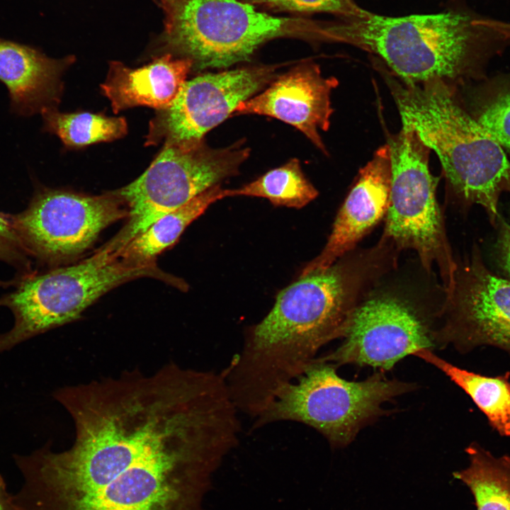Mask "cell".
I'll list each match as a JSON object with an SVG mask.
<instances>
[{
  "instance_id": "6da1fadb",
  "label": "cell",
  "mask_w": 510,
  "mask_h": 510,
  "mask_svg": "<svg viewBox=\"0 0 510 510\" xmlns=\"http://www.w3.org/2000/svg\"><path fill=\"white\" fill-rule=\"evenodd\" d=\"M73 444L14 455L17 510H205L234 432L201 392L173 375L126 371L69 391Z\"/></svg>"
},
{
  "instance_id": "7a4b0ae2",
  "label": "cell",
  "mask_w": 510,
  "mask_h": 510,
  "mask_svg": "<svg viewBox=\"0 0 510 510\" xmlns=\"http://www.w3.org/2000/svg\"><path fill=\"white\" fill-rule=\"evenodd\" d=\"M353 250L325 270L300 276L247 330L240 351L222 370L239 412L256 418L323 346L344 336L364 295L395 266L399 251L383 235L375 246Z\"/></svg>"
},
{
  "instance_id": "3957f363",
  "label": "cell",
  "mask_w": 510,
  "mask_h": 510,
  "mask_svg": "<svg viewBox=\"0 0 510 510\" xmlns=\"http://www.w3.org/2000/svg\"><path fill=\"white\" fill-rule=\"evenodd\" d=\"M468 12L388 17L366 11L329 22L327 41L379 57L408 83L439 79L456 86L487 76L489 60L509 44Z\"/></svg>"
},
{
  "instance_id": "277c9868",
  "label": "cell",
  "mask_w": 510,
  "mask_h": 510,
  "mask_svg": "<svg viewBox=\"0 0 510 510\" xmlns=\"http://www.w3.org/2000/svg\"><path fill=\"white\" fill-rule=\"evenodd\" d=\"M382 74L402 125L436 152L458 205L463 210L481 206L496 227L501 195L510 193V161L468 112L458 86L439 79L408 83L387 69Z\"/></svg>"
},
{
  "instance_id": "5b68a950",
  "label": "cell",
  "mask_w": 510,
  "mask_h": 510,
  "mask_svg": "<svg viewBox=\"0 0 510 510\" xmlns=\"http://www.w3.org/2000/svg\"><path fill=\"white\" fill-rule=\"evenodd\" d=\"M157 1L164 13L160 47L198 70L249 60L276 38L322 40L324 22L274 16L242 0Z\"/></svg>"
},
{
  "instance_id": "8992f818",
  "label": "cell",
  "mask_w": 510,
  "mask_h": 510,
  "mask_svg": "<svg viewBox=\"0 0 510 510\" xmlns=\"http://www.w3.org/2000/svg\"><path fill=\"white\" fill-rule=\"evenodd\" d=\"M142 277L177 283L154 262L131 263L104 246L76 265L17 277L15 289L0 298L14 317L12 328L0 334V352L74 321L106 293Z\"/></svg>"
},
{
  "instance_id": "52a82bcc",
  "label": "cell",
  "mask_w": 510,
  "mask_h": 510,
  "mask_svg": "<svg viewBox=\"0 0 510 510\" xmlns=\"http://www.w3.org/2000/svg\"><path fill=\"white\" fill-rule=\"evenodd\" d=\"M336 369L331 363L314 361L280 390L254 419L251 430L276 422H298L319 432L332 446L344 447L364 426L382 414L385 402L414 387L380 373L348 381L339 376Z\"/></svg>"
},
{
  "instance_id": "ba28073f",
  "label": "cell",
  "mask_w": 510,
  "mask_h": 510,
  "mask_svg": "<svg viewBox=\"0 0 510 510\" xmlns=\"http://www.w3.org/2000/svg\"><path fill=\"white\" fill-rule=\"evenodd\" d=\"M387 144L392 178L383 234L399 250H414L428 272L436 266L447 295L453 286L457 263L437 201L438 178L429 171L430 149L405 125Z\"/></svg>"
},
{
  "instance_id": "9c48e42d",
  "label": "cell",
  "mask_w": 510,
  "mask_h": 510,
  "mask_svg": "<svg viewBox=\"0 0 510 510\" xmlns=\"http://www.w3.org/2000/svg\"><path fill=\"white\" fill-rule=\"evenodd\" d=\"M249 152L243 141L218 149L204 141L194 144L165 143L139 178L116 191L128 208V219L105 246L119 251L162 216L237 175Z\"/></svg>"
},
{
  "instance_id": "30bf717a",
  "label": "cell",
  "mask_w": 510,
  "mask_h": 510,
  "mask_svg": "<svg viewBox=\"0 0 510 510\" xmlns=\"http://www.w3.org/2000/svg\"><path fill=\"white\" fill-rule=\"evenodd\" d=\"M128 216L117 191L88 196L38 188L27 208L11 218L30 257L57 263L84 252L105 228Z\"/></svg>"
},
{
  "instance_id": "8fae6325",
  "label": "cell",
  "mask_w": 510,
  "mask_h": 510,
  "mask_svg": "<svg viewBox=\"0 0 510 510\" xmlns=\"http://www.w3.org/2000/svg\"><path fill=\"white\" fill-rule=\"evenodd\" d=\"M456 263L441 311L443 323L436 331L437 346L452 344L465 353L492 346L510 356V280L489 270L476 244Z\"/></svg>"
},
{
  "instance_id": "7c38bea8",
  "label": "cell",
  "mask_w": 510,
  "mask_h": 510,
  "mask_svg": "<svg viewBox=\"0 0 510 510\" xmlns=\"http://www.w3.org/2000/svg\"><path fill=\"white\" fill-rule=\"evenodd\" d=\"M344 341L314 361L368 366L386 371L421 348L437 346L436 331L409 300L390 292H372L356 309Z\"/></svg>"
},
{
  "instance_id": "4fadbf2b",
  "label": "cell",
  "mask_w": 510,
  "mask_h": 510,
  "mask_svg": "<svg viewBox=\"0 0 510 510\" xmlns=\"http://www.w3.org/2000/svg\"><path fill=\"white\" fill-rule=\"evenodd\" d=\"M273 66H251L186 81L174 102L149 124L147 144H194L274 77Z\"/></svg>"
},
{
  "instance_id": "5bb4252c",
  "label": "cell",
  "mask_w": 510,
  "mask_h": 510,
  "mask_svg": "<svg viewBox=\"0 0 510 510\" xmlns=\"http://www.w3.org/2000/svg\"><path fill=\"white\" fill-rule=\"evenodd\" d=\"M339 84L334 77H324L319 67L305 63L292 69L261 94L242 102L234 113L270 116L301 131L327 154L319 130L327 131L334 111L330 96Z\"/></svg>"
},
{
  "instance_id": "9a60e30c",
  "label": "cell",
  "mask_w": 510,
  "mask_h": 510,
  "mask_svg": "<svg viewBox=\"0 0 510 510\" xmlns=\"http://www.w3.org/2000/svg\"><path fill=\"white\" fill-rule=\"evenodd\" d=\"M392 168L390 147H380L360 169L342 204L321 253L301 271L305 276L323 271L353 251L385 216L390 205Z\"/></svg>"
},
{
  "instance_id": "2e32d148",
  "label": "cell",
  "mask_w": 510,
  "mask_h": 510,
  "mask_svg": "<svg viewBox=\"0 0 510 510\" xmlns=\"http://www.w3.org/2000/svg\"><path fill=\"white\" fill-rule=\"evenodd\" d=\"M72 57L53 59L40 50L0 39V81L6 86L11 110L30 116L54 108L62 91L60 76Z\"/></svg>"
},
{
  "instance_id": "e0dca14e",
  "label": "cell",
  "mask_w": 510,
  "mask_h": 510,
  "mask_svg": "<svg viewBox=\"0 0 510 510\" xmlns=\"http://www.w3.org/2000/svg\"><path fill=\"white\" fill-rule=\"evenodd\" d=\"M192 68L190 60L169 53L137 69L112 62L101 89L115 113L138 106L163 110L176 99Z\"/></svg>"
},
{
  "instance_id": "ac0fdd59",
  "label": "cell",
  "mask_w": 510,
  "mask_h": 510,
  "mask_svg": "<svg viewBox=\"0 0 510 510\" xmlns=\"http://www.w3.org/2000/svg\"><path fill=\"white\" fill-rule=\"evenodd\" d=\"M413 356L443 372L460 387L484 414L489 424L500 436L510 437V373L489 376L458 367L421 348Z\"/></svg>"
},
{
  "instance_id": "d6986e66",
  "label": "cell",
  "mask_w": 510,
  "mask_h": 510,
  "mask_svg": "<svg viewBox=\"0 0 510 510\" xmlns=\"http://www.w3.org/2000/svg\"><path fill=\"white\" fill-rule=\"evenodd\" d=\"M224 191L220 184L208 189L186 204L156 220L115 253L131 263L153 262L154 258L174 244L184 230L210 205L225 198Z\"/></svg>"
},
{
  "instance_id": "ffe728a7",
  "label": "cell",
  "mask_w": 510,
  "mask_h": 510,
  "mask_svg": "<svg viewBox=\"0 0 510 510\" xmlns=\"http://www.w3.org/2000/svg\"><path fill=\"white\" fill-rule=\"evenodd\" d=\"M476 123L510 156V72L458 86Z\"/></svg>"
},
{
  "instance_id": "44dd1931",
  "label": "cell",
  "mask_w": 510,
  "mask_h": 510,
  "mask_svg": "<svg viewBox=\"0 0 510 510\" xmlns=\"http://www.w3.org/2000/svg\"><path fill=\"white\" fill-rule=\"evenodd\" d=\"M465 452L468 465L453 476L469 488L477 510H510V456H496L476 442Z\"/></svg>"
},
{
  "instance_id": "7402d4cb",
  "label": "cell",
  "mask_w": 510,
  "mask_h": 510,
  "mask_svg": "<svg viewBox=\"0 0 510 510\" xmlns=\"http://www.w3.org/2000/svg\"><path fill=\"white\" fill-rule=\"evenodd\" d=\"M237 196L264 198L276 206L300 209L316 198L318 191L293 158L239 188L225 189V198Z\"/></svg>"
},
{
  "instance_id": "603a6c76",
  "label": "cell",
  "mask_w": 510,
  "mask_h": 510,
  "mask_svg": "<svg viewBox=\"0 0 510 510\" xmlns=\"http://www.w3.org/2000/svg\"><path fill=\"white\" fill-rule=\"evenodd\" d=\"M44 129L56 135L69 147H80L124 136L128 130L124 118L107 117L88 112L61 113L55 107L41 112Z\"/></svg>"
},
{
  "instance_id": "cb8c5ba5",
  "label": "cell",
  "mask_w": 510,
  "mask_h": 510,
  "mask_svg": "<svg viewBox=\"0 0 510 510\" xmlns=\"http://www.w3.org/2000/svg\"><path fill=\"white\" fill-rule=\"evenodd\" d=\"M257 8L300 13H329L344 18L359 16L366 11L353 0H242Z\"/></svg>"
},
{
  "instance_id": "d4e9b609",
  "label": "cell",
  "mask_w": 510,
  "mask_h": 510,
  "mask_svg": "<svg viewBox=\"0 0 510 510\" xmlns=\"http://www.w3.org/2000/svg\"><path fill=\"white\" fill-rule=\"evenodd\" d=\"M0 261L17 269L18 276L32 273L30 257L23 248L15 231L11 215L1 212Z\"/></svg>"
},
{
  "instance_id": "484cf974",
  "label": "cell",
  "mask_w": 510,
  "mask_h": 510,
  "mask_svg": "<svg viewBox=\"0 0 510 510\" xmlns=\"http://www.w3.org/2000/svg\"><path fill=\"white\" fill-rule=\"evenodd\" d=\"M498 230L495 251L501 268L510 278V225L501 216L496 227Z\"/></svg>"
},
{
  "instance_id": "4316f807",
  "label": "cell",
  "mask_w": 510,
  "mask_h": 510,
  "mask_svg": "<svg viewBox=\"0 0 510 510\" xmlns=\"http://www.w3.org/2000/svg\"><path fill=\"white\" fill-rule=\"evenodd\" d=\"M0 510H17L13 495L7 489L6 484L0 475Z\"/></svg>"
},
{
  "instance_id": "83f0119b",
  "label": "cell",
  "mask_w": 510,
  "mask_h": 510,
  "mask_svg": "<svg viewBox=\"0 0 510 510\" xmlns=\"http://www.w3.org/2000/svg\"><path fill=\"white\" fill-rule=\"evenodd\" d=\"M506 31L508 35L510 37V23H508L506 26Z\"/></svg>"
}]
</instances>
